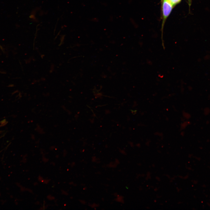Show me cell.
Returning a JSON list of instances; mask_svg holds the SVG:
<instances>
[{"label": "cell", "instance_id": "2", "mask_svg": "<svg viewBox=\"0 0 210 210\" xmlns=\"http://www.w3.org/2000/svg\"><path fill=\"white\" fill-rule=\"evenodd\" d=\"M169 1L174 6L179 3L181 0H169Z\"/></svg>", "mask_w": 210, "mask_h": 210}, {"label": "cell", "instance_id": "1", "mask_svg": "<svg viewBox=\"0 0 210 210\" xmlns=\"http://www.w3.org/2000/svg\"><path fill=\"white\" fill-rule=\"evenodd\" d=\"M173 6L169 0H164L162 10L164 21L170 14Z\"/></svg>", "mask_w": 210, "mask_h": 210}]
</instances>
